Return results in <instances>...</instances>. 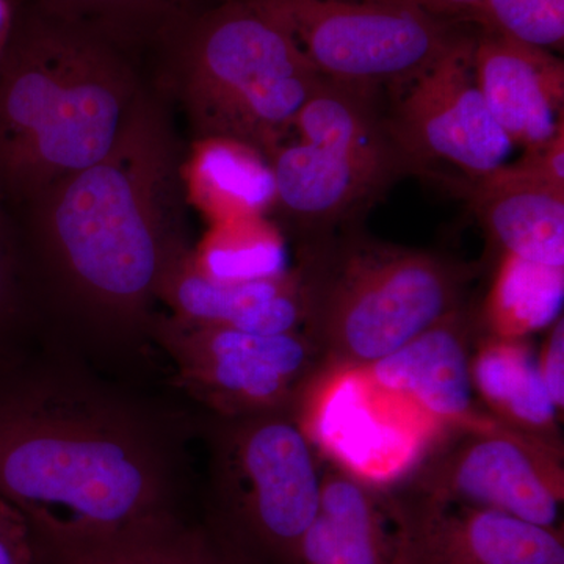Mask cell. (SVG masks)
Instances as JSON below:
<instances>
[{
	"label": "cell",
	"mask_w": 564,
	"mask_h": 564,
	"mask_svg": "<svg viewBox=\"0 0 564 564\" xmlns=\"http://www.w3.org/2000/svg\"><path fill=\"white\" fill-rule=\"evenodd\" d=\"M402 500L391 489L322 462L321 503L304 534L299 564H406Z\"/></svg>",
	"instance_id": "obj_16"
},
{
	"label": "cell",
	"mask_w": 564,
	"mask_h": 564,
	"mask_svg": "<svg viewBox=\"0 0 564 564\" xmlns=\"http://www.w3.org/2000/svg\"><path fill=\"white\" fill-rule=\"evenodd\" d=\"M269 163L272 210L293 225L314 228L356 217L406 173L395 150H348L302 140L285 141Z\"/></svg>",
	"instance_id": "obj_13"
},
{
	"label": "cell",
	"mask_w": 564,
	"mask_h": 564,
	"mask_svg": "<svg viewBox=\"0 0 564 564\" xmlns=\"http://www.w3.org/2000/svg\"><path fill=\"white\" fill-rule=\"evenodd\" d=\"M152 344L173 362L177 388L202 404L206 414L218 417L300 413L326 370L321 348L304 329L245 333L161 313Z\"/></svg>",
	"instance_id": "obj_7"
},
{
	"label": "cell",
	"mask_w": 564,
	"mask_h": 564,
	"mask_svg": "<svg viewBox=\"0 0 564 564\" xmlns=\"http://www.w3.org/2000/svg\"><path fill=\"white\" fill-rule=\"evenodd\" d=\"M322 74L291 32L256 0L196 10L163 41L151 65L159 93L193 143L234 141L269 161Z\"/></svg>",
	"instance_id": "obj_4"
},
{
	"label": "cell",
	"mask_w": 564,
	"mask_h": 564,
	"mask_svg": "<svg viewBox=\"0 0 564 564\" xmlns=\"http://www.w3.org/2000/svg\"><path fill=\"white\" fill-rule=\"evenodd\" d=\"M185 165L172 106L152 87L106 158L10 210L39 325L104 350L152 343L163 282L195 248Z\"/></svg>",
	"instance_id": "obj_1"
},
{
	"label": "cell",
	"mask_w": 564,
	"mask_h": 564,
	"mask_svg": "<svg viewBox=\"0 0 564 564\" xmlns=\"http://www.w3.org/2000/svg\"><path fill=\"white\" fill-rule=\"evenodd\" d=\"M470 375L478 402L494 421L563 448V411L545 389L529 340L481 334L475 340Z\"/></svg>",
	"instance_id": "obj_20"
},
{
	"label": "cell",
	"mask_w": 564,
	"mask_h": 564,
	"mask_svg": "<svg viewBox=\"0 0 564 564\" xmlns=\"http://www.w3.org/2000/svg\"><path fill=\"white\" fill-rule=\"evenodd\" d=\"M152 87L147 63L117 41L18 0L0 63V203L17 209L106 158Z\"/></svg>",
	"instance_id": "obj_3"
},
{
	"label": "cell",
	"mask_w": 564,
	"mask_h": 564,
	"mask_svg": "<svg viewBox=\"0 0 564 564\" xmlns=\"http://www.w3.org/2000/svg\"><path fill=\"white\" fill-rule=\"evenodd\" d=\"M538 367L545 389L556 406L564 408V318H556L549 326L547 339L543 351L538 355Z\"/></svg>",
	"instance_id": "obj_28"
},
{
	"label": "cell",
	"mask_w": 564,
	"mask_h": 564,
	"mask_svg": "<svg viewBox=\"0 0 564 564\" xmlns=\"http://www.w3.org/2000/svg\"><path fill=\"white\" fill-rule=\"evenodd\" d=\"M196 262L217 280L245 281L288 272L284 240L263 215L217 223L195 248Z\"/></svg>",
	"instance_id": "obj_24"
},
{
	"label": "cell",
	"mask_w": 564,
	"mask_h": 564,
	"mask_svg": "<svg viewBox=\"0 0 564 564\" xmlns=\"http://www.w3.org/2000/svg\"><path fill=\"white\" fill-rule=\"evenodd\" d=\"M564 267L503 254L478 325L485 334L527 339L562 317Z\"/></svg>",
	"instance_id": "obj_22"
},
{
	"label": "cell",
	"mask_w": 564,
	"mask_h": 564,
	"mask_svg": "<svg viewBox=\"0 0 564 564\" xmlns=\"http://www.w3.org/2000/svg\"><path fill=\"white\" fill-rule=\"evenodd\" d=\"M161 303L184 321L254 334L300 332L306 303L299 270L258 280H217L196 262L195 248L162 285Z\"/></svg>",
	"instance_id": "obj_18"
},
{
	"label": "cell",
	"mask_w": 564,
	"mask_h": 564,
	"mask_svg": "<svg viewBox=\"0 0 564 564\" xmlns=\"http://www.w3.org/2000/svg\"><path fill=\"white\" fill-rule=\"evenodd\" d=\"M328 79L411 84L469 33L392 0H256Z\"/></svg>",
	"instance_id": "obj_8"
},
{
	"label": "cell",
	"mask_w": 564,
	"mask_h": 564,
	"mask_svg": "<svg viewBox=\"0 0 564 564\" xmlns=\"http://www.w3.org/2000/svg\"><path fill=\"white\" fill-rule=\"evenodd\" d=\"M326 458L389 489L433 451L445 426L404 397L375 388L361 370H325L300 410Z\"/></svg>",
	"instance_id": "obj_11"
},
{
	"label": "cell",
	"mask_w": 564,
	"mask_h": 564,
	"mask_svg": "<svg viewBox=\"0 0 564 564\" xmlns=\"http://www.w3.org/2000/svg\"><path fill=\"white\" fill-rule=\"evenodd\" d=\"M326 370L372 366L466 302L474 270L436 252L364 236L306 248L296 265Z\"/></svg>",
	"instance_id": "obj_5"
},
{
	"label": "cell",
	"mask_w": 564,
	"mask_h": 564,
	"mask_svg": "<svg viewBox=\"0 0 564 564\" xmlns=\"http://www.w3.org/2000/svg\"><path fill=\"white\" fill-rule=\"evenodd\" d=\"M0 564H43L28 519L3 499H0Z\"/></svg>",
	"instance_id": "obj_27"
},
{
	"label": "cell",
	"mask_w": 564,
	"mask_h": 564,
	"mask_svg": "<svg viewBox=\"0 0 564 564\" xmlns=\"http://www.w3.org/2000/svg\"><path fill=\"white\" fill-rule=\"evenodd\" d=\"M464 195L503 254L564 267V187L532 162L505 163Z\"/></svg>",
	"instance_id": "obj_19"
},
{
	"label": "cell",
	"mask_w": 564,
	"mask_h": 564,
	"mask_svg": "<svg viewBox=\"0 0 564 564\" xmlns=\"http://www.w3.org/2000/svg\"><path fill=\"white\" fill-rule=\"evenodd\" d=\"M35 325L20 234L13 215L0 203V350Z\"/></svg>",
	"instance_id": "obj_26"
},
{
	"label": "cell",
	"mask_w": 564,
	"mask_h": 564,
	"mask_svg": "<svg viewBox=\"0 0 564 564\" xmlns=\"http://www.w3.org/2000/svg\"><path fill=\"white\" fill-rule=\"evenodd\" d=\"M43 564H259L181 511L111 529H68L28 521Z\"/></svg>",
	"instance_id": "obj_15"
},
{
	"label": "cell",
	"mask_w": 564,
	"mask_h": 564,
	"mask_svg": "<svg viewBox=\"0 0 564 564\" xmlns=\"http://www.w3.org/2000/svg\"><path fill=\"white\" fill-rule=\"evenodd\" d=\"M411 474L414 496L563 529V448L502 425L456 432Z\"/></svg>",
	"instance_id": "obj_10"
},
{
	"label": "cell",
	"mask_w": 564,
	"mask_h": 564,
	"mask_svg": "<svg viewBox=\"0 0 564 564\" xmlns=\"http://www.w3.org/2000/svg\"><path fill=\"white\" fill-rule=\"evenodd\" d=\"M444 21L467 22L480 0H392Z\"/></svg>",
	"instance_id": "obj_29"
},
{
	"label": "cell",
	"mask_w": 564,
	"mask_h": 564,
	"mask_svg": "<svg viewBox=\"0 0 564 564\" xmlns=\"http://www.w3.org/2000/svg\"><path fill=\"white\" fill-rule=\"evenodd\" d=\"M400 500L406 564H564L563 529L414 494Z\"/></svg>",
	"instance_id": "obj_14"
},
{
	"label": "cell",
	"mask_w": 564,
	"mask_h": 564,
	"mask_svg": "<svg viewBox=\"0 0 564 564\" xmlns=\"http://www.w3.org/2000/svg\"><path fill=\"white\" fill-rule=\"evenodd\" d=\"M478 315L467 304L361 373L381 391L413 402L454 432L500 425L478 402L470 375Z\"/></svg>",
	"instance_id": "obj_12"
},
{
	"label": "cell",
	"mask_w": 564,
	"mask_h": 564,
	"mask_svg": "<svg viewBox=\"0 0 564 564\" xmlns=\"http://www.w3.org/2000/svg\"><path fill=\"white\" fill-rule=\"evenodd\" d=\"M85 22L151 65L163 41L196 9L193 0H33Z\"/></svg>",
	"instance_id": "obj_23"
},
{
	"label": "cell",
	"mask_w": 564,
	"mask_h": 564,
	"mask_svg": "<svg viewBox=\"0 0 564 564\" xmlns=\"http://www.w3.org/2000/svg\"><path fill=\"white\" fill-rule=\"evenodd\" d=\"M475 36L469 33L408 84L388 118L406 173L451 174L463 192L505 165L513 148L475 82Z\"/></svg>",
	"instance_id": "obj_9"
},
{
	"label": "cell",
	"mask_w": 564,
	"mask_h": 564,
	"mask_svg": "<svg viewBox=\"0 0 564 564\" xmlns=\"http://www.w3.org/2000/svg\"><path fill=\"white\" fill-rule=\"evenodd\" d=\"M195 426L66 358L2 369L0 499L80 530L180 511Z\"/></svg>",
	"instance_id": "obj_2"
},
{
	"label": "cell",
	"mask_w": 564,
	"mask_h": 564,
	"mask_svg": "<svg viewBox=\"0 0 564 564\" xmlns=\"http://www.w3.org/2000/svg\"><path fill=\"white\" fill-rule=\"evenodd\" d=\"M467 22L541 50H563L564 0H480Z\"/></svg>",
	"instance_id": "obj_25"
},
{
	"label": "cell",
	"mask_w": 564,
	"mask_h": 564,
	"mask_svg": "<svg viewBox=\"0 0 564 564\" xmlns=\"http://www.w3.org/2000/svg\"><path fill=\"white\" fill-rule=\"evenodd\" d=\"M193 144L195 155L185 165L187 191L195 193L215 225L272 210L273 174L263 155L234 141Z\"/></svg>",
	"instance_id": "obj_21"
},
{
	"label": "cell",
	"mask_w": 564,
	"mask_h": 564,
	"mask_svg": "<svg viewBox=\"0 0 564 564\" xmlns=\"http://www.w3.org/2000/svg\"><path fill=\"white\" fill-rule=\"evenodd\" d=\"M18 0H0V63L6 54L14 20H17Z\"/></svg>",
	"instance_id": "obj_30"
},
{
	"label": "cell",
	"mask_w": 564,
	"mask_h": 564,
	"mask_svg": "<svg viewBox=\"0 0 564 564\" xmlns=\"http://www.w3.org/2000/svg\"><path fill=\"white\" fill-rule=\"evenodd\" d=\"M207 445L206 524L259 564H299L321 503L322 462L299 411L199 423Z\"/></svg>",
	"instance_id": "obj_6"
},
{
	"label": "cell",
	"mask_w": 564,
	"mask_h": 564,
	"mask_svg": "<svg viewBox=\"0 0 564 564\" xmlns=\"http://www.w3.org/2000/svg\"><path fill=\"white\" fill-rule=\"evenodd\" d=\"M473 62L478 90L513 147L534 150L564 129V63L554 52L480 31Z\"/></svg>",
	"instance_id": "obj_17"
}]
</instances>
